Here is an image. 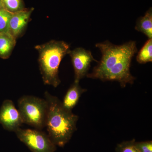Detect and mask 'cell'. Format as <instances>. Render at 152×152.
Segmentation results:
<instances>
[{"label": "cell", "mask_w": 152, "mask_h": 152, "mask_svg": "<svg viewBox=\"0 0 152 152\" xmlns=\"http://www.w3.org/2000/svg\"><path fill=\"white\" fill-rule=\"evenodd\" d=\"M48 104L45 127L52 141L61 147L65 145L77 129L79 118L63 107L58 98L48 92L45 93Z\"/></svg>", "instance_id": "cell-2"}, {"label": "cell", "mask_w": 152, "mask_h": 152, "mask_svg": "<svg viewBox=\"0 0 152 152\" xmlns=\"http://www.w3.org/2000/svg\"><path fill=\"white\" fill-rule=\"evenodd\" d=\"M35 48L39 53V63L44 84L55 88L61 83L58 71L62 60L70 51L69 44L62 41L52 40Z\"/></svg>", "instance_id": "cell-3"}, {"label": "cell", "mask_w": 152, "mask_h": 152, "mask_svg": "<svg viewBox=\"0 0 152 152\" xmlns=\"http://www.w3.org/2000/svg\"><path fill=\"white\" fill-rule=\"evenodd\" d=\"M137 31L147 36L149 39L152 38V9L151 7L146 12L144 16L138 19L135 28Z\"/></svg>", "instance_id": "cell-11"}, {"label": "cell", "mask_w": 152, "mask_h": 152, "mask_svg": "<svg viewBox=\"0 0 152 152\" xmlns=\"http://www.w3.org/2000/svg\"><path fill=\"white\" fill-rule=\"evenodd\" d=\"M135 146L139 152H152V141L135 142Z\"/></svg>", "instance_id": "cell-16"}, {"label": "cell", "mask_w": 152, "mask_h": 152, "mask_svg": "<svg viewBox=\"0 0 152 152\" xmlns=\"http://www.w3.org/2000/svg\"><path fill=\"white\" fill-rule=\"evenodd\" d=\"M72 64L75 71V81L80 82L81 79L87 75L94 58L91 52L82 48H78L70 51Z\"/></svg>", "instance_id": "cell-6"}, {"label": "cell", "mask_w": 152, "mask_h": 152, "mask_svg": "<svg viewBox=\"0 0 152 152\" xmlns=\"http://www.w3.org/2000/svg\"><path fill=\"white\" fill-rule=\"evenodd\" d=\"M34 8L24 9L12 13L9 23V33L16 39L20 37L26 27Z\"/></svg>", "instance_id": "cell-8"}, {"label": "cell", "mask_w": 152, "mask_h": 152, "mask_svg": "<svg viewBox=\"0 0 152 152\" xmlns=\"http://www.w3.org/2000/svg\"><path fill=\"white\" fill-rule=\"evenodd\" d=\"M18 105L23 124L39 130L45 127L48 104L45 99L23 96L18 101Z\"/></svg>", "instance_id": "cell-4"}, {"label": "cell", "mask_w": 152, "mask_h": 152, "mask_svg": "<svg viewBox=\"0 0 152 152\" xmlns=\"http://www.w3.org/2000/svg\"><path fill=\"white\" fill-rule=\"evenodd\" d=\"M137 61L140 64L152 61V39H149L140 50L137 56Z\"/></svg>", "instance_id": "cell-12"}, {"label": "cell", "mask_w": 152, "mask_h": 152, "mask_svg": "<svg viewBox=\"0 0 152 152\" xmlns=\"http://www.w3.org/2000/svg\"><path fill=\"white\" fill-rule=\"evenodd\" d=\"M23 124L20 112L12 101H4L0 108V124L7 130L15 132Z\"/></svg>", "instance_id": "cell-7"}, {"label": "cell", "mask_w": 152, "mask_h": 152, "mask_svg": "<svg viewBox=\"0 0 152 152\" xmlns=\"http://www.w3.org/2000/svg\"><path fill=\"white\" fill-rule=\"evenodd\" d=\"M12 13L0 8V33L9 32V23Z\"/></svg>", "instance_id": "cell-14"}, {"label": "cell", "mask_w": 152, "mask_h": 152, "mask_svg": "<svg viewBox=\"0 0 152 152\" xmlns=\"http://www.w3.org/2000/svg\"><path fill=\"white\" fill-rule=\"evenodd\" d=\"M16 39L9 32L0 33V58L7 59L10 56L15 45Z\"/></svg>", "instance_id": "cell-10"}, {"label": "cell", "mask_w": 152, "mask_h": 152, "mask_svg": "<svg viewBox=\"0 0 152 152\" xmlns=\"http://www.w3.org/2000/svg\"><path fill=\"white\" fill-rule=\"evenodd\" d=\"M15 133L19 140L31 152H55L56 150V146L48 135L39 130L20 128Z\"/></svg>", "instance_id": "cell-5"}, {"label": "cell", "mask_w": 152, "mask_h": 152, "mask_svg": "<svg viewBox=\"0 0 152 152\" xmlns=\"http://www.w3.org/2000/svg\"><path fill=\"white\" fill-rule=\"evenodd\" d=\"M135 140H132L128 141L123 142L118 144L116 148V152H139L135 146Z\"/></svg>", "instance_id": "cell-15"}, {"label": "cell", "mask_w": 152, "mask_h": 152, "mask_svg": "<svg viewBox=\"0 0 152 152\" xmlns=\"http://www.w3.org/2000/svg\"><path fill=\"white\" fill-rule=\"evenodd\" d=\"M87 90L83 88L79 82L74 81L66 93L63 102V107L68 110L72 111L78 102L81 95Z\"/></svg>", "instance_id": "cell-9"}, {"label": "cell", "mask_w": 152, "mask_h": 152, "mask_svg": "<svg viewBox=\"0 0 152 152\" xmlns=\"http://www.w3.org/2000/svg\"><path fill=\"white\" fill-rule=\"evenodd\" d=\"M102 53V58L87 77L103 81H115L122 88L132 84L135 77L130 72L131 62L137 52L135 41H131L120 45L109 41L96 44Z\"/></svg>", "instance_id": "cell-1"}, {"label": "cell", "mask_w": 152, "mask_h": 152, "mask_svg": "<svg viewBox=\"0 0 152 152\" xmlns=\"http://www.w3.org/2000/svg\"><path fill=\"white\" fill-rule=\"evenodd\" d=\"M0 8H3L1 2L0 0Z\"/></svg>", "instance_id": "cell-17"}, {"label": "cell", "mask_w": 152, "mask_h": 152, "mask_svg": "<svg viewBox=\"0 0 152 152\" xmlns=\"http://www.w3.org/2000/svg\"><path fill=\"white\" fill-rule=\"evenodd\" d=\"M3 8L12 13L25 9L23 0H1Z\"/></svg>", "instance_id": "cell-13"}]
</instances>
